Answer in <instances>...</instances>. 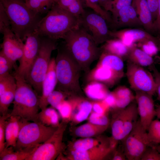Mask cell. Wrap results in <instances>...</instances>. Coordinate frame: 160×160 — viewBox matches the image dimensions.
Returning <instances> with one entry per match:
<instances>
[{
    "label": "cell",
    "mask_w": 160,
    "mask_h": 160,
    "mask_svg": "<svg viewBox=\"0 0 160 160\" xmlns=\"http://www.w3.org/2000/svg\"><path fill=\"white\" fill-rule=\"evenodd\" d=\"M124 109L115 111L112 120L111 139L116 144L119 141H122L123 139Z\"/></svg>",
    "instance_id": "cell-28"
},
{
    "label": "cell",
    "mask_w": 160,
    "mask_h": 160,
    "mask_svg": "<svg viewBox=\"0 0 160 160\" xmlns=\"http://www.w3.org/2000/svg\"><path fill=\"white\" fill-rule=\"evenodd\" d=\"M57 128L46 126L39 121L30 122L21 119L20 132L14 148L23 149L38 146L47 140Z\"/></svg>",
    "instance_id": "cell-7"
},
{
    "label": "cell",
    "mask_w": 160,
    "mask_h": 160,
    "mask_svg": "<svg viewBox=\"0 0 160 160\" xmlns=\"http://www.w3.org/2000/svg\"><path fill=\"white\" fill-rule=\"evenodd\" d=\"M89 121L95 125L104 126H108L109 123V119L106 113L100 114L94 112L90 116Z\"/></svg>",
    "instance_id": "cell-43"
},
{
    "label": "cell",
    "mask_w": 160,
    "mask_h": 160,
    "mask_svg": "<svg viewBox=\"0 0 160 160\" xmlns=\"http://www.w3.org/2000/svg\"><path fill=\"white\" fill-rule=\"evenodd\" d=\"M55 60L57 89L69 95L81 91L80 66L65 46L58 50Z\"/></svg>",
    "instance_id": "cell-5"
},
{
    "label": "cell",
    "mask_w": 160,
    "mask_h": 160,
    "mask_svg": "<svg viewBox=\"0 0 160 160\" xmlns=\"http://www.w3.org/2000/svg\"><path fill=\"white\" fill-rule=\"evenodd\" d=\"M111 37L120 39L126 46L130 47L136 42L154 39L157 37L152 36L147 31L137 28H126L111 31Z\"/></svg>",
    "instance_id": "cell-16"
},
{
    "label": "cell",
    "mask_w": 160,
    "mask_h": 160,
    "mask_svg": "<svg viewBox=\"0 0 160 160\" xmlns=\"http://www.w3.org/2000/svg\"><path fill=\"white\" fill-rule=\"evenodd\" d=\"M102 49L103 52L116 55L123 59L127 57L129 47L120 39L114 38L108 39L105 42Z\"/></svg>",
    "instance_id": "cell-25"
},
{
    "label": "cell",
    "mask_w": 160,
    "mask_h": 160,
    "mask_svg": "<svg viewBox=\"0 0 160 160\" xmlns=\"http://www.w3.org/2000/svg\"><path fill=\"white\" fill-rule=\"evenodd\" d=\"M126 158L124 151L121 150L116 151L112 159L113 160H125Z\"/></svg>",
    "instance_id": "cell-56"
},
{
    "label": "cell",
    "mask_w": 160,
    "mask_h": 160,
    "mask_svg": "<svg viewBox=\"0 0 160 160\" xmlns=\"http://www.w3.org/2000/svg\"><path fill=\"white\" fill-rule=\"evenodd\" d=\"M133 0H113L111 12L113 20L115 18L119 11L122 8L132 5Z\"/></svg>",
    "instance_id": "cell-45"
},
{
    "label": "cell",
    "mask_w": 160,
    "mask_h": 160,
    "mask_svg": "<svg viewBox=\"0 0 160 160\" xmlns=\"http://www.w3.org/2000/svg\"><path fill=\"white\" fill-rule=\"evenodd\" d=\"M57 4L78 18H80L85 11L82 0H58Z\"/></svg>",
    "instance_id": "cell-31"
},
{
    "label": "cell",
    "mask_w": 160,
    "mask_h": 160,
    "mask_svg": "<svg viewBox=\"0 0 160 160\" xmlns=\"http://www.w3.org/2000/svg\"><path fill=\"white\" fill-rule=\"evenodd\" d=\"M41 42V37L34 32L26 39L22 56L19 64L13 74L25 79L38 54Z\"/></svg>",
    "instance_id": "cell-12"
},
{
    "label": "cell",
    "mask_w": 160,
    "mask_h": 160,
    "mask_svg": "<svg viewBox=\"0 0 160 160\" xmlns=\"http://www.w3.org/2000/svg\"><path fill=\"white\" fill-rule=\"evenodd\" d=\"M84 88V92L87 96L97 101L103 100L109 93L107 86L97 81L89 82Z\"/></svg>",
    "instance_id": "cell-26"
},
{
    "label": "cell",
    "mask_w": 160,
    "mask_h": 160,
    "mask_svg": "<svg viewBox=\"0 0 160 160\" xmlns=\"http://www.w3.org/2000/svg\"><path fill=\"white\" fill-rule=\"evenodd\" d=\"M21 120L19 117L9 115L5 127V148L15 147L20 129Z\"/></svg>",
    "instance_id": "cell-21"
},
{
    "label": "cell",
    "mask_w": 160,
    "mask_h": 160,
    "mask_svg": "<svg viewBox=\"0 0 160 160\" xmlns=\"http://www.w3.org/2000/svg\"><path fill=\"white\" fill-rule=\"evenodd\" d=\"M132 5L145 29L150 33L155 32L152 15L146 0H133Z\"/></svg>",
    "instance_id": "cell-20"
},
{
    "label": "cell",
    "mask_w": 160,
    "mask_h": 160,
    "mask_svg": "<svg viewBox=\"0 0 160 160\" xmlns=\"http://www.w3.org/2000/svg\"><path fill=\"white\" fill-rule=\"evenodd\" d=\"M16 87V83L0 95V113L1 115L7 114L10 104L14 101Z\"/></svg>",
    "instance_id": "cell-34"
},
{
    "label": "cell",
    "mask_w": 160,
    "mask_h": 160,
    "mask_svg": "<svg viewBox=\"0 0 160 160\" xmlns=\"http://www.w3.org/2000/svg\"><path fill=\"white\" fill-rule=\"evenodd\" d=\"M157 46L158 47L159 51L160 52V36H158Z\"/></svg>",
    "instance_id": "cell-58"
},
{
    "label": "cell",
    "mask_w": 160,
    "mask_h": 160,
    "mask_svg": "<svg viewBox=\"0 0 160 160\" xmlns=\"http://www.w3.org/2000/svg\"><path fill=\"white\" fill-rule=\"evenodd\" d=\"M100 144L96 139L91 137L84 138L76 141L73 145V150L85 151L90 149Z\"/></svg>",
    "instance_id": "cell-36"
},
{
    "label": "cell",
    "mask_w": 160,
    "mask_h": 160,
    "mask_svg": "<svg viewBox=\"0 0 160 160\" xmlns=\"http://www.w3.org/2000/svg\"><path fill=\"white\" fill-rule=\"evenodd\" d=\"M124 75L106 67L97 65L90 71L87 76L89 82L96 81L102 83L107 86H113Z\"/></svg>",
    "instance_id": "cell-17"
},
{
    "label": "cell",
    "mask_w": 160,
    "mask_h": 160,
    "mask_svg": "<svg viewBox=\"0 0 160 160\" xmlns=\"http://www.w3.org/2000/svg\"><path fill=\"white\" fill-rule=\"evenodd\" d=\"M126 74L131 87L135 91L152 95L156 93V86L154 77L143 67L129 61Z\"/></svg>",
    "instance_id": "cell-11"
},
{
    "label": "cell",
    "mask_w": 160,
    "mask_h": 160,
    "mask_svg": "<svg viewBox=\"0 0 160 160\" xmlns=\"http://www.w3.org/2000/svg\"><path fill=\"white\" fill-rule=\"evenodd\" d=\"M158 36L156 39L145 41L139 43V48L148 55L153 57L159 51L157 43Z\"/></svg>",
    "instance_id": "cell-39"
},
{
    "label": "cell",
    "mask_w": 160,
    "mask_h": 160,
    "mask_svg": "<svg viewBox=\"0 0 160 160\" xmlns=\"http://www.w3.org/2000/svg\"><path fill=\"white\" fill-rule=\"evenodd\" d=\"M73 106L71 101L65 100L58 106L57 110L63 119V121L66 122L71 116Z\"/></svg>",
    "instance_id": "cell-40"
},
{
    "label": "cell",
    "mask_w": 160,
    "mask_h": 160,
    "mask_svg": "<svg viewBox=\"0 0 160 160\" xmlns=\"http://www.w3.org/2000/svg\"><path fill=\"white\" fill-rule=\"evenodd\" d=\"M151 12L153 22L156 20L157 12L158 0H146Z\"/></svg>",
    "instance_id": "cell-52"
},
{
    "label": "cell",
    "mask_w": 160,
    "mask_h": 160,
    "mask_svg": "<svg viewBox=\"0 0 160 160\" xmlns=\"http://www.w3.org/2000/svg\"><path fill=\"white\" fill-rule=\"evenodd\" d=\"M21 0V1H24V2H25L26 1V0Z\"/></svg>",
    "instance_id": "cell-60"
},
{
    "label": "cell",
    "mask_w": 160,
    "mask_h": 160,
    "mask_svg": "<svg viewBox=\"0 0 160 160\" xmlns=\"http://www.w3.org/2000/svg\"><path fill=\"white\" fill-rule=\"evenodd\" d=\"M55 109L52 107L41 110L38 113V121L47 126L58 127L60 124L59 115Z\"/></svg>",
    "instance_id": "cell-29"
},
{
    "label": "cell",
    "mask_w": 160,
    "mask_h": 160,
    "mask_svg": "<svg viewBox=\"0 0 160 160\" xmlns=\"http://www.w3.org/2000/svg\"><path fill=\"white\" fill-rule=\"evenodd\" d=\"M113 0H99L100 6L105 11L111 12Z\"/></svg>",
    "instance_id": "cell-55"
},
{
    "label": "cell",
    "mask_w": 160,
    "mask_h": 160,
    "mask_svg": "<svg viewBox=\"0 0 160 160\" xmlns=\"http://www.w3.org/2000/svg\"><path fill=\"white\" fill-rule=\"evenodd\" d=\"M80 25L79 19L56 4L40 20L34 32L40 36L57 40L63 39L69 31Z\"/></svg>",
    "instance_id": "cell-3"
},
{
    "label": "cell",
    "mask_w": 160,
    "mask_h": 160,
    "mask_svg": "<svg viewBox=\"0 0 160 160\" xmlns=\"http://www.w3.org/2000/svg\"><path fill=\"white\" fill-rule=\"evenodd\" d=\"M155 32L160 36V0H158V7L156 18L153 22Z\"/></svg>",
    "instance_id": "cell-54"
},
{
    "label": "cell",
    "mask_w": 160,
    "mask_h": 160,
    "mask_svg": "<svg viewBox=\"0 0 160 160\" xmlns=\"http://www.w3.org/2000/svg\"><path fill=\"white\" fill-rule=\"evenodd\" d=\"M57 84L55 60L51 58L48 69L42 84V92L39 96V107L41 110L48 105L47 99L49 95L55 90Z\"/></svg>",
    "instance_id": "cell-18"
},
{
    "label": "cell",
    "mask_w": 160,
    "mask_h": 160,
    "mask_svg": "<svg viewBox=\"0 0 160 160\" xmlns=\"http://www.w3.org/2000/svg\"><path fill=\"white\" fill-rule=\"evenodd\" d=\"M84 7L91 9L102 16L107 22L112 23V17L109 13L100 6L99 0H86Z\"/></svg>",
    "instance_id": "cell-38"
},
{
    "label": "cell",
    "mask_w": 160,
    "mask_h": 160,
    "mask_svg": "<svg viewBox=\"0 0 160 160\" xmlns=\"http://www.w3.org/2000/svg\"><path fill=\"white\" fill-rule=\"evenodd\" d=\"M41 37L40 48L37 56L25 79L39 96L42 92V84L47 73L51 56L56 49V40Z\"/></svg>",
    "instance_id": "cell-6"
},
{
    "label": "cell",
    "mask_w": 160,
    "mask_h": 160,
    "mask_svg": "<svg viewBox=\"0 0 160 160\" xmlns=\"http://www.w3.org/2000/svg\"><path fill=\"white\" fill-rule=\"evenodd\" d=\"M110 108L103 100L92 103V109L94 112L100 114H106Z\"/></svg>",
    "instance_id": "cell-49"
},
{
    "label": "cell",
    "mask_w": 160,
    "mask_h": 160,
    "mask_svg": "<svg viewBox=\"0 0 160 160\" xmlns=\"http://www.w3.org/2000/svg\"><path fill=\"white\" fill-rule=\"evenodd\" d=\"M17 67L7 58L1 51L0 52V77L9 73L13 67Z\"/></svg>",
    "instance_id": "cell-41"
},
{
    "label": "cell",
    "mask_w": 160,
    "mask_h": 160,
    "mask_svg": "<svg viewBox=\"0 0 160 160\" xmlns=\"http://www.w3.org/2000/svg\"><path fill=\"white\" fill-rule=\"evenodd\" d=\"M113 92L116 99L124 98L133 95L130 90L124 86L117 87Z\"/></svg>",
    "instance_id": "cell-50"
},
{
    "label": "cell",
    "mask_w": 160,
    "mask_h": 160,
    "mask_svg": "<svg viewBox=\"0 0 160 160\" xmlns=\"http://www.w3.org/2000/svg\"><path fill=\"white\" fill-rule=\"evenodd\" d=\"M99 58L97 65L106 67L124 75V63L122 58L103 51Z\"/></svg>",
    "instance_id": "cell-22"
},
{
    "label": "cell",
    "mask_w": 160,
    "mask_h": 160,
    "mask_svg": "<svg viewBox=\"0 0 160 160\" xmlns=\"http://www.w3.org/2000/svg\"><path fill=\"white\" fill-rule=\"evenodd\" d=\"M58 0H27V6L36 13L47 14L56 4Z\"/></svg>",
    "instance_id": "cell-32"
},
{
    "label": "cell",
    "mask_w": 160,
    "mask_h": 160,
    "mask_svg": "<svg viewBox=\"0 0 160 160\" xmlns=\"http://www.w3.org/2000/svg\"><path fill=\"white\" fill-rule=\"evenodd\" d=\"M127 57L129 61L142 67L151 66L154 62L152 57L137 47L135 44L129 47Z\"/></svg>",
    "instance_id": "cell-23"
},
{
    "label": "cell",
    "mask_w": 160,
    "mask_h": 160,
    "mask_svg": "<svg viewBox=\"0 0 160 160\" xmlns=\"http://www.w3.org/2000/svg\"><path fill=\"white\" fill-rule=\"evenodd\" d=\"M11 27L8 17L2 5L0 3V32L2 33L4 30Z\"/></svg>",
    "instance_id": "cell-48"
},
{
    "label": "cell",
    "mask_w": 160,
    "mask_h": 160,
    "mask_svg": "<svg viewBox=\"0 0 160 160\" xmlns=\"http://www.w3.org/2000/svg\"><path fill=\"white\" fill-rule=\"evenodd\" d=\"M147 130L138 120L132 129L122 141L123 150L129 160H140L149 146H152L148 138Z\"/></svg>",
    "instance_id": "cell-9"
},
{
    "label": "cell",
    "mask_w": 160,
    "mask_h": 160,
    "mask_svg": "<svg viewBox=\"0 0 160 160\" xmlns=\"http://www.w3.org/2000/svg\"><path fill=\"white\" fill-rule=\"evenodd\" d=\"M124 137L126 138L136 125L138 115L137 104L131 103L124 109Z\"/></svg>",
    "instance_id": "cell-24"
},
{
    "label": "cell",
    "mask_w": 160,
    "mask_h": 160,
    "mask_svg": "<svg viewBox=\"0 0 160 160\" xmlns=\"http://www.w3.org/2000/svg\"><path fill=\"white\" fill-rule=\"evenodd\" d=\"M156 114L157 117L160 119V105H158L156 108Z\"/></svg>",
    "instance_id": "cell-57"
},
{
    "label": "cell",
    "mask_w": 160,
    "mask_h": 160,
    "mask_svg": "<svg viewBox=\"0 0 160 160\" xmlns=\"http://www.w3.org/2000/svg\"><path fill=\"white\" fill-rule=\"evenodd\" d=\"M38 146L23 149H16L12 146L5 148L0 153V160H26Z\"/></svg>",
    "instance_id": "cell-27"
},
{
    "label": "cell",
    "mask_w": 160,
    "mask_h": 160,
    "mask_svg": "<svg viewBox=\"0 0 160 160\" xmlns=\"http://www.w3.org/2000/svg\"><path fill=\"white\" fill-rule=\"evenodd\" d=\"M16 83L14 75L9 73L0 77V95Z\"/></svg>",
    "instance_id": "cell-42"
},
{
    "label": "cell",
    "mask_w": 160,
    "mask_h": 160,
    "mask_svg": "<svg viewBox=\"0 0 160 160\" xmlns=\"http://www.w3.org/2000/svg\"><path fill=\"white\" fill-rule=\"evenodd\" d=\"M66 122L62 121L53 134L37 147L26 160H53L57 158L65 148L63 142Z\"/></svg>",
    "instance_id": "cell-8"
},
{
    "label": "cell",
    "mask_w": 160,
    "mask_h": 160,
    "mask_svg": "<svg viewBox=\"0 0 160 160\" xmlns=\"http://www.w3.org/2000/svg\"><path fill=\"white\" fill-rule=\"evenodd\" d=\"M9 19L11 29L23 41L33 33L42 18L21 0H0Z\"/></svg>",
    "instance_id": "cell-2"
},
{
    "label": "cell",
    "mask_w": 160,
    "mask_h": 160,
    "mask_svg": "<svg viewBox=\"0 0 160 160\" xmlns=\"http://www.w3.org/2000/svg\"><path fill=\"white\" fill-rule=\"evenodd\" d=\"M153 75L156 84V92L158 100L160 101V73L154 66L152 67Z\"/></svg>",
    "instance_id": "cell-51"
},
{
    "label": "cell",
    "mask_w": 160,
    "mask_h": 160,
    "mask_svg": "<svg viewBox=\"0 0 160 160\" xmlns=\"http://www.w3.org/2000/svg\"><path fill=\"white\" fill-rule=\"evenodd\" d=\"M70 100L73 105L77 107L78 111L75 116V121L80 122L86 120L92 110V103L81 99Z\"/></svg>",
    "instance_id": "cell-33"
},
{
    "label": "cell",
    "mask_w": 160,
    "mask_h": 160,
    "mask_svg": "<svg viewBox=\"0 0 160 160\" xmlns=\"http://www.w3.org/2000/svg\"><path fill=\"white\" fill-rule=\"evenodd\" d=\"M140 160H160V153L154 146H149L143 154Z\"/></svg>",
    "instance_id": "cell-46"
},
{
    "label": "cell",
    "mask_w": 160,
    "mask_h": 160,
    "mask_svg": "<svg viewBox=\"0 0 160 160\" xmlns=\"http://www.w3.org/2000/svg\"><path fill=\"white\" fill-rule=\"evenodd\" d=\"M158 151L160 153V145H157L154 146Z\"/></svg>",
    "instance_id": "cell-59"
},
{
    "label": "cell",
    "mask_w": 160,
    "mask_h": 160,
    "mask_svg": "<svg viewBox=\"0 0 160 160\" xmlns=\"http://www.w3.org/2000/svg\"><path fill=\"white\" fill-rule=\"evenodd\" d=\"M63 39L67 49L81 70L85 72L89 71L91 63L102 53L101 49L80 24L67 33Z\"/></svg>",
    "instance_id": "cell-1"
},
{
    "label": "cell",
    "mask_w": 160,
    "mask_h": 160,
    "mask_svg": "<svg viewBox=\"0 0 160 160\" xmlns=\"http://www.w3.org/2000/svg\"><path fill=\"white\" fill-rule=\"evenodd\" d=\"M66 93L57 89L53 91L48 96L47 101L48 105L57 109L59 105L64 100L67 95Z\"/></svg>",
    "instance_id": "cell-37"
},
{
    "label": "cell",
    "mask_w": 160,
    "mask_h": 160,
    "mask_svg": "<svg viewBox=\"0 0 160 160\" xmlns=\"http://www.w3.org/2000/svg\"><path fill=\"white\" fill-rule=\"evenodd\" d=\"M108 127L95 125L89 122L78 127L76 129L75 133L79 137H91L102 133Z\"/></svg>",
    "instance_id": "cell-30"
},
{
    "label": "cell",
    "mask_w": 160,
    "mask_h": 160,
    "mask_svg": "<svg viewBox=\"0 0 160 160\" xmlns=\"http://www.w3.org/2000/svg\"><path fill=\"white\" fill-rule=\"evenodd\" d=\"M101 143L87 150L81 151L72 150L68 158L74 160H102L111 152L115 147L111 142Z\"/></svg>",
    "instance_id": "cell-15"
},
{
    "label": "cell",
    "mask_w": 160,
    "mask_h": 160,
    "mask_svg": "<svg viewBox=\"0 0 160 160\" xmlns=\"http://www.w3.org/2000/svg\"><path fill=\"white\" fill-rule=\"evenodd\" d=\"M8 114L0 116V153L5 148V127Z\"/></svg>",
    "instance_id": "cell-44"
},
{
    "label": "cell",
    "mask_w": 160,
    "mask_h": 160,
    "mask_svg": "<svg viewBox=\"0 0 160 160\" xmlns=\"http://www.w3.org/2000/svg\"><path fill=\"white\" fill-rule=\"evenodd\" d=\"M113 23L120 27L142 26L136 10L132 5L121 9Z\"/></svg>",
    "instance_id": "cell-19"
},
{
    "label": "cell",
    "mask_w": 160,
    "mask_h": 160,
    "mask_svg": "<svg viewBox=\"0 0 160 160\" xmlns=\"http://www.w3.org/2000/svg\"><path fill=\"white\" fill-rule=\"evenodd\" d=\"M135 99V96L133 95L128 97L121 98L116 99L115 105L113 108L115 111L123 109Z\"/></svg>",
    "instance_id": "cell-47"
},
{
    "label": "cell",
    "mask_w": 160,
    "mask_h": 160,
    "mask_svg": "<svg viewBox=\"0 0 160 160\" xmlns=\"http://www.w3.org/2000/svg\"><path fill=\"white\" fill-rule=\"evenodd\" d=\"M152 96L145 92L135 91V100L140 116L139 120L147 130L156 114Z\"/></svg>",
    "instance_id": "cell-14"
},
{
    "label": "cell",
    "mask_w": 160,
    "mask_h": 160,
    "mask_svg": "<svg viewBox=\"0 0 160 160\" xmlns=\"http://www.w3.org/2000/svg\"><path fill=\"white\" fill-rule=\"evenodd\" d=\"M103 100L110 108H113L115 105L116 98L112 92L108 93Z\"/></svg>",
    "instance_id": "cell-53"
},
{
    "label": "cell",
    "mask_w": 160,
    "mask_h": 160,
    "mask_svg": "<svg viewBox=\"0 0 160 160\" xmlns=\"http://www.w3.org/2000/svg\"><path fill=\"white\" fill-rule=\"evenodd\" d=\"M147 131L148 138L152 146L160 144V121L153 120Z\"/></svg>",
    "instance_id": "cell-35"
},
{
    "label": "cell",
    "mask_w": 160,
    "mask_h": 160,
    "mask_svg": "<svg viewBox=\"0 0 160 160\" xmlns=\"http://www.w3.org/2000/svg\"><path fill=\"white\" fill-rule=\"evenodd\" d=\"M14 76L16 87L13 108L9 116L19 117L27 121H38L39 95L25 79Z\"/></svg>",
    "instance_id": "cell-4"
},
{
    "label": "cell",
    "mask_w": 160,
    "mask_h": 160,
    "mask_svg": "<svg viewBox=\"0 0 160 160\" xmlns=\"http://www.w3.org/2000/svg\"><path fill=\"white\" fill-rule=\"evenodd\" d=\"M2 33L3 40L1 44V51L16 65V61H19L22 56L24 43L11 27L5 28Z\"/></svg>",
    "instance_id": "cell-13"
},
{
    "label": "cell",
    "mask_w": 160,
    "mask_h": 160,
    "mask_svg": "<svg viewBox=\"0 0 160 160\" xmlns=\"http://www.w3.org/2000/svg\"><path fill=\"white\" fill-rule=\"evenodd\" d=\"M80 25L91 35L98 45L111 39L106 20L100 15L93 10L86 11L79 18Z\"/></svg>",
    "instance_id": "cell-10"
}]
</instances>
